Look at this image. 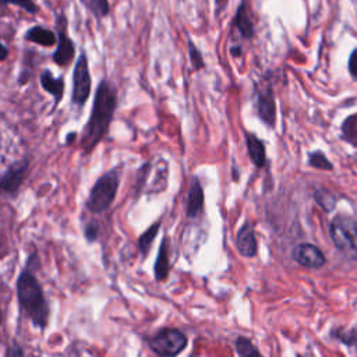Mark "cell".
<instances>
[{
	"mask_svg": "<svg viewBox=\"0 0 357 357\" xmlns=\"http://www.w3.org/2000/svg\"><path fill=\"white\" fill-rule=\"evenodd\" d=\"M116 105L118 95L115 86L108 80H102L95 93L91 118L81 138V145L85 151H91L104 138L113 119Z\"/></svg>",
	"mask_w": 357,
	"mask_h": 357,
	"instance_id": "1",
	"label": "cell"
},
{
	"mask_svg": "<svg viewBox=\"0 0 357 357\" xmlns=\"http://www.w3.org/2000/svg\"><path fill=\"white\" fill-rule=\"evenodd\" d=\"M17 298L33 324L39 329H45L49 321V306L37 277L28 270L19 275Z\"/></svg>",
	"mask_w": 357,
	"mask_h": 357,
	"instance_id": "2",
	"label": "cell"
},
{
	"mask_svg": "<svg viewBox=\"0 0 357 357\" xmlns=\"http://www.w3.org/2000/svg\"><path fill=\"white\" fill-rule=\"evenodd\" d=\"M119 189V172L109 170L102 174L89 193L86 207L94 214L107 211L116 199Z\"/></svg>",
	"mask_w": 357,
	"mask_h": 357,
	"instance_id": "3",
	"label": "cell"
},
{
	"mask_svg": "<svg viewBox=\"0 0 357 357\" xmlns=\"http://www.w3.org/2000/svg\"><path fill=\"white\" fill-rule=\"evenodd\" d=\"M335 247L347 258L357 261V223L346 215H336L329 225Z\"/></svg>",
	"mask_w": 357,
	"mask_h": 357,
	"instance_id": "4",
	"label": "cell"
},
{
	"mask_svg": "<svg viewBox=\"0 0 357 357\" xmlns=\"http://www.w3.org/2000/svg\"><path fill=\"white\" fill-rule=\"evenodd\" d=\"M151 350L158 356H177L187 346V336L178 329L163 328L158 331L149 340Z\"/></svg>",
	"mask_w": 357,
	"mask_h": 357,
	"instance_id": "5",
	"label": "cell"
},
{
	"mask_svg": "<svg viewBox=\"0 0 357 357\" xmlns=\"http://www.w3.org/2000/svg\"><path fill=\"white\" fill-rule=\"evenodd\" d=\"M91 94V74H89L88 59L82 52L78 56V60L73 73V104L82 107Z\"/></svg>",
	"mask_w": 357,
	"mask_h": 357,
	"instance_id": "6",
	"label": "cell"
},
{
	"mask_svg": "<svg viewBox=\"0 0 357 357\" xmlns=\"http://www.w3.org/2000/svg\"><path fill=\"white\" fill-rule=\"evenodd\" d=\"M56 33H57V46L53 53V62L60 66L66 67L68 66L75 56V46L73 39L70 38L67 33V19L63 13H60L56 17Z\"/></svg>",
	"mask_w": 357,
	"mask_h": 357,
	"instance_id": "7",
	"label": "cell"
},
{
	"mask_svg": "<svg viewBox=\"0 0 357 357\" xmlns=\"http://www.w3.org/2000/svg\"><path fill=\"white\" fill-rule=\"evenodd\" d=\"M257 113L258 118L270 127L275 126L277 122V104L271 85H266L265 88L259 89L257 95Z\"/></svg>",
	"mask_w": 357,
	"mask_h": 357,
	"instance_id": "8",
	"label": "cell"
},
{
	"mask_svg": "<svg viewBox=\"0 0 357 357\" xmlns=\"http://www.w3.org/2000/svg\"><path fill=\"white\" fill-rule=\"evenodd\" d=\"M292 257L299 265L304 268H311V270H317V268H321L327 262L324 253L317 246L310 243H302L296 246L293 248Z\"/></svg>",
	"mask_w": 357,
	"mask_h": 357,
	"instance_id": "9",
	"label": "cell"
},
{
	"mask_svg": "<svg viewBox=\"0 0 357 357\" xmlns=\"http://www.w3.org/2000/svg\"><path fill=\"white\" fill-rule=\"evenodd\" d=\"M28 170V159L15 162L2 176V190L6 194H15L19 192L21 183L24 182L26 173Z\"/></svg>",
	"mask_w": 357,
	"mask_h": 357,
	"instance_id": "10",
	"label": "cell"
},
{
	"mask_svg": "<svg viewBox=\"0 0 357 357\" xmlns=\"http://www.w3.org/2000/svg\"><path fill=\"white\" fill-rule=\"evenodd\" d=\"M233 28L244 38V39H253L255 35L254 21L250 15V9L247 5V0H241L240 5L236 9L235 19H233Z\"/></svg>",
	"mask_w": 357,
	"mask_h": 357,
	"instance_id": "11",
	"label": "cell"
},
{
	"mask_svg": "<svg viewBox=\"0 0 357 357\" xmlns=\"http://www.w3.org/2000/svg\"><path fill=\"white\" fill-rule=\"evenodd\" d=\"M236 247L243 257L253 258L257 254V239L250 222L243 223L236 236Z\"/></svg>",
	"mask_w": 357,
	"mask_h": 357,
	"instance_id": "12",
	"label": "cell"
},
{
	"mask_svg": "<svg viewBox=\"0 0 357 357\" xmlns=\"http://www.w3.org/2000/svg\"><path fill=\"white\" fill-rule=\"evenodd\" d=\"M204 210V190L197 177L192 178L187 197V217L197 218Z\"/></svg>",
	"mask_w": 357,
	"mask_h": 357,
	"instance_id": "13",
	"label": "cell"
},
{
	"mask_svg": "<svg viewBox=\"0 0 357 357\" xmlns=\"http://www.w3.org/2000/svg\"><path fill=\"white\" fill-rule=\"evenodd\" d=\"M26 39L34 44H38L41 46L51 48L57 44V33H53L52 30L42 27V26H34L26 33Z\"/></svg>",
	"mask_w": 357,
	"mask_h": 357,
	"instance_id": "14",
	"label": "cell"
},
{
	"mask_svg": "<svg viewBox=\"0 0 357 357\" xmlns=\"http://www.w3.org/2000/svg\"><path fill=\"white\" fill-rule=\"evenodd\" d=\"M246 144H247V151L251 162L257 167H264L266 165V154H265L264 143L253 133H246Z\"/></svg>",
	"mask_w": 357,
	"mask_h": 357,
	"instance_id": "15",
	"label": "cell"
},
{
	"mask_svg": "<svg viewBox=\"0 0 357 357\" xmlns=\"http://www.w3.org/2000/svg\"><path fill=\"white\" fill-rule=\"evenodd\" d=\"M41 85L48 94H51L55 98V102L57 105L64 93V81L62 78L53 77L51 70H45L41 74Z\"/></svg>",
	"mask_w": 357,
	"mask_h": 357,
	"instance_id": "16",
	"label": "cell"
},
{
	"mask_svg": "<svg viewBox=\"0 0 357 357\" xmlns=\"http://www.w3.org/2000/svg\"><path fill=\"white\" fill-rule=\"evenodd\" d=\"M167 239L165 237L161 243L158 258L155 262V278L158 281H165L169 275V247L166 246Z\"/></svg>",
	"mask_w": 357,
	"mask_h": 357,
	"instance_id": "17",
	"label": "cell"
},
{
	"mask_svg": "<svg viewBox=\"0 0 357 357\" xmlns=\"http://www.w3.org/2000/svg\"><path fill=\"white\" fill-rule=\"evenodd\" d=\"M159 229H161V222H155L140 236L138 247H140V251L143 255H147L149 253L154 239L156 237V233L159 232Z\"/></svg>",
	"mask_w": 357,
	"mask_h": 357,
	"instance_id": "18",
	"label": "cell"
},
{
	"mask_svg": "<svg viewBox=\"0 0 357 357\" xmlns=\"http://www.w3.org/2000/svg\"><path fill=\"white\" fill-rule=\"evenodd\" d=\"M342 138L357 147V113L349 116L342 125Z\"/></svg>",
	"mask_w": 357,
	"mask_h": 357,
	"instance_id": "19",
	"label": "cell"
},
{
	"mask_svg": "<svg viewBox=\"0 0 357 357\" xmlns=\"http://www.w3.org/2000/svg\"><path fill=\"white\" fill-rule=\"evenodd\" d=\"M314 200L325 212H332L336 207V197L329 190L321 189L314 192Z\"/></svg>",
	"mask_w": 357,
	"mask_h": 357,
	"instance_id": "20",
	"label": "cell"
},
{
	"mask_svg": "<svg viewBox=\"0 0 357 357\" xmlns=\"http://www.w3.org/2000/svg\"><path fill=\"white\" fill-rule=\"evenodd\" d=\"M2 2V6L6 8V6H17L20 9H23L26 13L31 15V16H35L39 13V8L38 5L34 2V0H0Z\"/></svg>",
	"mask_w": 357,
	"mask_h": 357,
	"instance_id": "21",
	"label": "cell"
},
{
	"mask_svg": "<svg viewBox=\"0 0 357 357\" xmlns=\"http://www.w3.org/2000/svg\"><path fill=\"white\" fill-rule=\"evenodd\" d=\"M88 9L91 10L97 19L108 17L111 13L109 0H85Z\"/></svg>",
	"mask_w": 357,
	"mask_h": 357,
	"instance_id": "22",
	"label": "cell"
},
{
	"mask_svg": "<svg viewBox=\"0 0 357 357\" xmlns=\"http://www.w3.org/2000/svg\"><path fill=\"white\" fill-rule=\"evenodd\" d=\"M235 346H236V351L239 356H246V357L247 356H261L259 350L255 349V346L251 343V340L244 336H239L236 339Z\"/></svg>",
	"mask_w": 357,
	"mask_h": 357,
	"instance_id": "23",
	"label": "cell"
},
{
	"mask_svg": "<svg viewBox=\"0 0 357 357\" xmlns=\"http://www.w3.org/2000/svg\"><path fill=\"white\" fill-rule=\"evenodd\" d=\"M309 165L315 169H321V170H332L333 169L332 162H329L328 158L325 156V154L321 151H315L309 155Z\"/></svg>",
	"mask_w": 357,
	"mask_h": 357,
	"instance_id": "24",
	"label": "cell"
},
{
	"mask_svg": "<svg viewBox=\"0 0 357 357\" xmlns=\"http://www.w3.org/2000/svg\"><path fill=\"white\" fill-rule=\"evenodd\" d=\"M187 46H189V56H190V62L194 70H201L205 67L204 63V57L203 53L200 52V49L196 46V44L192 41V38H187Z\"/></svg>",
	"mask_w": 357,
	"mask_h": 357,
	"instance_id": "25",
	"label": "cell"
},
{
	"mask_svg": "<svg viewBox=\"0 0 357 357\" xmlns=\"http://www.w3.org/2000/svg\"><path fill=\"white\" fill-rule=\"evenodd\" d=\"M331 335L333 338H338L340 342L346 343V345H356L357 343V331H350V332H345L342 328L333 329L331 332Z\"/></svg>",
	"mask_w": 357,
	"mask_h": 357,
	"instance_id": "26",
	"label": "cell"
},
{
	"mask_svg": "<svg viewBox=\"0 0 357 357\" xmlns=\"http://www.w3.org/2000/svg\"><path fill=\"white\" fill-rule=\"evenodd\" d=\"M98 235H100V226L95 223V222H91L88 223L86 228H85V237L88 241H95L98 239Z\"/></svg>",
	"mask_w": 357,
	"mask_h": 357,
	"instance_id": "27",
	"label": "cell"
},
{
	"mask_svg": "<svg viewBox=\"0 0 357 357\" xmlns=\"http://www.w3.org/2000/svg\"><path fill=\"white\" fill-rule=\"evenodd\" d=\"M347 68H349L350 75H351L354 80H357V48L350 53L349 63H347Z\"/></svg>",
	"mask_w": 357,
	"mask_h": 357,
	"instance_id": "28",
	"label": "cell"
},
{
	"mask_svg": "<svg viewBox=\"0 0 357 357\" xmlns=\"http://www.w3.org/2000/svg\"><path fill=\"white\" fill-rule=\"evenodd\" d=\"M230 53H232L233 56L239 57V56H241V55H243V51H241V48H240V46H236V48H232V49H230Z\"/></svg>",
	"mask_w": 357,
	"mask_h": 357,
	"instance_id": "29",
	"label": "cell"
},
{
	"mask_svg": "<svg viewBox=\"0 0 357 357\" xmlns=\"http://www.w3.org/2000/svg\"><path fill=\"white\" fill-rule=\"evenodd\" d=\"M8 53H9V51H8V46H6L5 44H2V60H6V57H8Z\"/></svg>",
	"mask_w": 357,
	"mask_h": 357,
	"instance_id": "30",
	"label": "cell"
},
{
	"mask_svg": "<svg viewBox=\"0 0 357 357\" xmlns=\"http://www.w3.org/2000/svg\"><path fill=\"white\" fill-rule=\"evenodd\" d=\"M233 181H239V172H237V167H233Z\"/></svg>",
	"mask_w": 357,
	"mask_h": 357,
	"instance_id": "31",
	"label": "cell"
},
{
	"mask_svg": "<svg viewBox=\"0 0 357 357\" xmlns=\"http://www.w3.org/2000/svg\"><path fill=\"white\" fill-rule=\"evenodd\" d=\"M74 138H75V133H71V134H70V137L67 138V144H70Z\"/></svg>",
	"mask_w": 357,
	"mask_h": 357,
	"instance_id": "32",
	"label": "cell"
}]
</instances>
